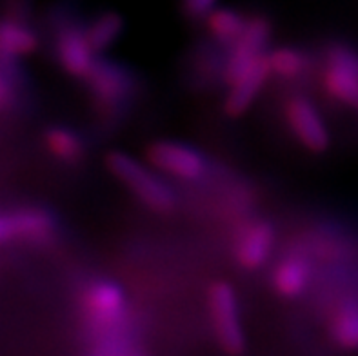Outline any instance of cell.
<instances>
[{
  "mask_svg": "<svg viewBox=\"0 0 358 356\" xmlns=\"http://www.w3.org/2000/svg\"><path fill=\"white\" fill-rule=\"evenodd\" d=\"M86 313L93 329L108 334L115 329L124 318L126 300L120 287L111 282H99L91 285L86 294Z\"/></svg>",
  "mask_w": 358,
  "mask_h": 356,
  "instance_id": "cell-6",
  "label": "cell"
},
{
  "mask_svg": "<svg viewBox=\"0 0 358 356\" xmlns=\"http://www.w3.org/2000/svg\"><path fill=\"white\" fill-rule=\"evenodd\" d=\"M57 55L64 69L75 77H86L95 64V50L87 33L78 27H66L57 41Z\"/></svg>",
  "mask_w": 358,
  "mask_h": 356,
  "instance_id": "cell-9",
  "label": "cell"
},
{
  "mask_svg": "<svg viewBox=\"0 0 358 356\" xmlns=\"http://www.w3.org/2000/svg\"><path fill=\"white\" fill-rule=\"evenodd\" d=\"M15 100V82L13 77L0 66V109L9 108Z\"/></svg>",
  "mask_w": 358,
  "mask_h": 356,
  "instance_id": "cell-21",
  "label": "cell"
},
{
  "mask_svg": "<svg viewBox=\"0 0 358 356\" xmlns=\"http://www.w3.org/2000/svg\"><path fill=\"white\" fill-rule=\"evenodd\" d=\"M124 29V20L120 15L113 13V11H106V13L99 15V17L91 22L87 27V38H90L91 45L95 51L108 50L109 45H113L117 38L120 36Z\"/></svg>",
  "mask_w": 358,
  "mask_h": 356,
  "instance_id": "cell-17",
  "label": "cell"
},
{
  "mask_svg": "<svg viewBox=\"0 0 358 356\" xmlns=\"http://www.w3.org/2000/svg\"><path fill=\"white\" fill-rule=\"evenodd\" d=\"M331 333L335 342L344 349H358V300L350 298L341 304L333 316Z\"/></svg>",
  "mask_w": 358,
  "mask_h": 356,
  "instance_id": "cell-15",
  "label": "cell"
},
{
  "mask_svg": "<svg viewBox=\"0 0 358 356\" xmlns=\"http://www.w3.org/2000/svg\"><path fill=\"white\" fill-rule=\"evenodd\" d=\"M86 77L100 104L108 108L122 104L133 91L131 75L122 66L109 60H95Z\"/></svg>",
  "mask_w": 358,
  "mask_h": 356,
  "instance_id": "cell-8",
  "label": "cell"
},
{
  "mask_svg": "<svg viewBox=\"0 0 358 356\" xmlns=\"http://www.w3.org/2000/svg\"><path fill=\"white\" fill-rule=\"evenodd\" d=\"M275 235L269 224L259 222L253 224L242 233L238 245H236V260L248 269H257L268 260L271 255Z\"/></svg>",
  "mask_w": 358,
  "mask_h": 356,
  "instance_id": "cell-12",
  "label": "cell"
},
{
  "mask_svg": "<svg viewBox=\"0 0 358 356\" xmlns=\"http://www.w3.org/2000/svg\"><path fill=\"white\" fill-rule=\"evenodd\" d=\"M45 145L53 157L64 160V162H75L82 157V151H84L82 140L66 127H55V129L48 131Z\"/></svg>",
  "mask_w": 358,
  "mask_h": 356,
  "instance_id": "cell-18",
  "label": "cell"
},
{
  "mask_svg": "<svg viewBox=\"0 0 358 356\" xmlns=\"http://www.w3.org/2000/svg\"><path fill=\"white\" fill-rule=\"evenodd\" d=\"M148 160L162 173L182 180H196L206 171L204 157L178 142H157L148 149Z\"/></svg>",
  "mask_w": 358,
  "mask_h": 356,
  "instance_id": "cell-5",
  "label": "cell"
},
{
  "mask_svg": "<svg viewBox=\"0 0 358 356\" xmlns=\"http://www.w3.org/2000/svg\"><path fill=\"white\" fill-rule=\"evenodd\" d=\"M286 117L291 131L300 140V144L309 151L318 153L329 145V133H327L326 124L318 113V109L308 99H302V97L291 99L287 102Z\"/></svg>",
  "mask_w": 358,
  "mask_h": 356,
  "instance_id": "cell-7",
  "label": "cell"
},
{
  "mask_svg": "<svg viewBox=\"0 0 358 356\" xmlns=\"http://www.w3.org/2000/svg\"><path fill=\"white\" fill-rule=\"evenodd\" d=\"M357 109H358V106H357Z\"/></svg>",
  "mask_w": 358,
  "mask_h": 356,
  "instance_id": "cell-22",
  "label": "cell"
},
{
  "mask_svg": "<svg viewBox=\"0 0 358 356\" xmlns=\"http://www.w3.org/2000/svg\"><path fill=\"white\" fill-rule=\"evenodd\" d=\"M53 231V218L41 209L0 215V243L13 238L45 240Z\"/></svg>",
  "mask_w": 358,
  "mask_h": 356,
  "instance_id": "cell-10",
  "label": "cell"
},
{
  "mask_svg": "<svg viewBox=\"0 0 358 356\" xmlns=\"http://www.w3.org/2000/svg\"><path fill=\"white\" fill-rule=\"evenodd\" d=\"M271 26L264 17H253L245 20L242 35L233 42V51L226 64V80L229 84L250 71L264 57V50L269 42Z\"/></svg>",
  "mask_w": 358,
  "mask_h": 356,
  "instance_id": "cell-4",
  "label": "cell"
},
{
  "mask_svg": "<svg viewBox=\"0 0 358 356\" xmlns=\"http://www.w3.org/2000/svg\"><path fill=\"white\" fill-rule=\"evenodd\" d=\"M218 8V0H182L184 13L191 18L208 17L213 9Z\"/></svg>",
  "mask_w": 358,
  "mask_h": 356,
  "instance_id": "cell-20",
  "label": "cell"
},
{
  "mask_svg": "<svg viewBox=\"0 0 358 356\" xmlns=\"http://www.w3.org/2000/svg\"><path fill=\"white\" fill-rule=\"evenodd\" d=\"M269 73L271 69H269L268 55H264L250 71H245L241 78H236L233 84H229L231 90H229V95L224 104L226 113L231 117H241L242 113H245L255 102V99L259 97Z\"/></svg>",
  "mask_w": 358,
  "mask_h": 356,
  "instance_id": "cell-11",
  "label": "cell"
},
{
  "mask_svg": "<svg viewBox=\"0 0 358 356\" xmlns=\"http://www.w3.org/2000/svg\"><path fill=\"white\" fill-rule=\"evenodd\" d=\"M209 313L218 346L227 355H241L245 348V339L231 285L218 282L209 289Z\"/></svg>",
  "mask_w": 358,
  "mask_h": 356,
  "instance_id": "cell-2",
  "label": "cell"
},
{
  "mask_svg": "<svg viewBox=\"0 0 358 356\" xmlns=\"http://www.w3.org/2000/svg\"><path fill=\"white\" fill-rule=\"evenodd\" d=\"M209 33L217 38L218 42H233L242 35L245 27V18L241 13H236L235 9L229 8H217L206 17Z\"/></svg>",
  "mask_w": 358,
  "mask_h": 356,
  "instance_id": "cell-16",
  "label": "cell"
},
{
  "mask_svg": "<svg viewBox=\"0 0 358 356\" xmlns=\"http://www.w3.org/2000/svg\"><path fill=\"white\" fill-rule=\"evenodd\" d=\"M324 87L333 99L353 108L358 106V53L348 45H333L327 51Z\"/></svg>",
  "mask_w": 358,
  "mask_h": 356,
  "instance_id": "cell-3",
  "label": "cell"
},
{
  "mask_svg": "<svg viewBox=\"0 0 358 356\" xmlns=\"http://www.w3.org/2000/svg\"><path fill=\"white\" fill-rule=\"evenodd\" d=\"M268 62L271 73L282 78H296L304 73L308 60L300 51L291 48H280L268 55Z\"/></svg>",
  "mask_w": 358,
  "mask_h": 356,
  "instance_id": "cell-19",
  "label": "cell"
},
{
  "mask_svg": "<svg viewBox=\"0 0 358 356\" xmlns=\"http://www.w3.org/2000/svg\"><path fill=\"white\" fill-rule=\"evenodd\" d=\"M36 35L22 22L2 20L0 22V59L11 60L29 55L36 48Z\"/></svg>",
  "mask_w": 358,
  "mask_h": 356,
  "instance_id": "cell-13",
  "label": "cell"
},
{
  "mask_svg": "<svg viewBox=\"0 0 358 356\" xmlns=\"http://www.w3.org/2000/svg\"><path fill=\"white\" fill-rule=\"evenodd\" d=\"M109 171L126 185L127 190L142 200L148 208L155 211H169L175 204V193L159 175L150 171L144 164L122 151L109 153Z\"/></svg>",
  "mask_w": 358,
  "mask_h": 356,
  "instance_id": "cell-1",
  "label": "cell"
},
{
  "mask_svg": "<svg viewBox=\"0 0 358 356\" xmlns=\"http://www.w3.org/2000/svg\"><path fill=\"white\" fill-rule=\"evenodd\" d=\"M309 282V266L302 258H287L280 262L273 275V285L282 297H299Z\"/></svg>",
  "mask_w": 358,
  "mask_h": 356,
  "instance_id": "cell-14",
  "label": "cell"
}]
</instances>
